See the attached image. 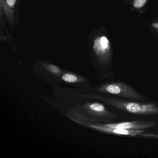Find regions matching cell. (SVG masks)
I'll return each mask as SVG.
<instances>
[{"mask_svg":"<svg viewBox=\"0 0 158 158\" xmlns=\"http://www.w3.org/2000/svg\"><path fill=\"white\" fill-rule=\"evenodd\" d=\"M102 100L118 110L132 114L142 116L158 114V106L152 102H137L114 98H103Z\"/></svg>","mask_w":158,"mask_h":158,"instance_id":"1","label":"cell"},{"mask_svg":"<svg viewBox=\"0 0 158 158\" xmlns=\"http://www.w3.org/2000/svg\"><path fill=\"white\" fill-rule=\"evenodd\" d=\"M102 92L109 93L128 99H141L142 96L140 93L125 83L121 82L110 83L104 85L100 88Z\"/></svg>","mask_w":158,"mask_h":158,"instance_id":"2","label":"cell"},{"mask_svg":"<svg viewBox=\"0 0 158 158\" xmlns=\"http://www.w3.org/2000/svg\"><path fill=\"white\" fill-rule=\"evenodd\" d=\"M157 123L155 122L135 120L131 122L114 123L102 124L104 126L109 127L122 128L127 130H145L149 129L155 126Z\"/></svg>","mask_w":158,"mask_h":158,"instance_id":"3","label":"cell"},{"mask_svg":"<svg viewBox=\"0 0 158 158\" xmlns=\"http://www.w3.org/2000/svg\"><path fill=\"white\" fill-rule=\"evenodd\" d=\"M89 126L92 128L97 129L101 132L117 136L134 137L139 136L142 133L145 132V130H127L122 128L107 127L102 124H89Z\"/></svg>","mask_w":158,"mask_h":158,"instance_id":"4","label":"cell"},{"mask_svg":"<svg viewBox=\"0 0 158 158\" xmlns=\"http://www.w3.org/2000/svg\"><path fill=\"white\" fill-rule=\"evenodd\" d=\"M110 42L107 37L102 36L95 40L94 48L98 54H104L110 48Z\"/></svg>","mask_w":158,"mask_h":158,"instance_id":"5","label":"cell"},{"mask_svg":"<svg viewBox=\"0 0 158 158\" xmlns=\"http://www.w3.org/2000/svg\"><path fill=\"white\" fill-rule=\"evenodd\" d=\"M64 81L69 83H75L77 80V78L74 75L70 73H65L62 77Z\"/></svg>","mask_w":158,"mask_h":158,"instance_id":"6","label":"cell"},{"mask_svg":"<svg viewBox=\"0 0 158 158\" xmlns=\"http://www.w3.org/2000/svg\"><path fill=\"white\" fill-rule=\"evenodd\" d=\"M147 1V0H135L134 6L136 9H139L143 7Z\"/></svg>","mask_w":158,"mask_h":158,"instance_id":"7","label":"cell"},{"mask_svg":"<svg viewBox=\"0 0 158 158\" xmlns=\"http://www.w3.org/2000/svg\"><path fill=\"white\" fill-rule=\"evenodd\" d=\"M49 70L54 74H59L60 73V70L57 66L53 65H50L48 67Z\"/></svg>","mask_w":158,"mask_h":158,"instance_id":"8","label":"cell"},{"mask_svg":"<svg viewBox=\"0 0 158 158\" xmlns=\"http://www.w3.org/2000/svg\"><path fill=\"white\" fill-rule=\"evenodd\" d=\"M7 3L10 7H13L16 2V0H6Z\"/></svg>","mask_w":158,"mask_h":158,"instance_id":"9","label":"cell"},{"mask_svg":"<svg viewBox=\"0 0 158 158\" xmlns=\"http://www.w3.org/2000/svg\"><path fill=\"white\" fill-rule=\"evenodd\" d=\"M152 26L154 28L158 29V23H154L152 24Z\"/></svg>","mask_w":158,"mask_h":158,"instance_id":"10","label":"cell"}]
</instances>
